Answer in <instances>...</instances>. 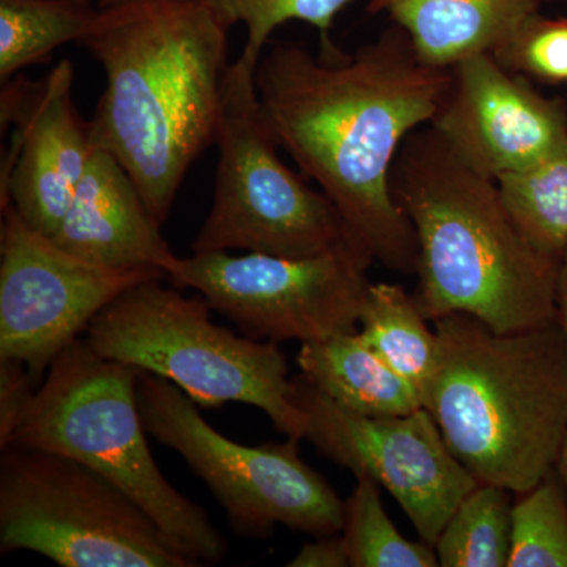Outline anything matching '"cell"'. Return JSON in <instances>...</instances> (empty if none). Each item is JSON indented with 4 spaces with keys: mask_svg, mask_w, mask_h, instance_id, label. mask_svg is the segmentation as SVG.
<instances>
[{
    "mask_svg": "<svg viewBox=\"0 0 567 567\" xmlns=\"http://www.w3.org/2000/svg\"><path fill=\"white\" fill-rule=\"evenodd\" d=\"M117 2V0H100L99 9H103V7L111 6V3Z\"/></svg>",
    "mask_w": 567,
    "mask_h": 567,
    "instance_id": "30",
    "label": "cell"
},
{
    "mask_svg": "<svg viewBox=\"0 0 567 567\" xmlns=\"http://www.w3.org/2000/svg\"><path fill=\"white\" fill-rule=\"evenodd\" d=\"M163 279L132 287L93 319L85 331L93 350L169 380L204 409L256 406L282 434L305 440V416L279 344L216 324L203 295L185 297Z\"/></svg>",
    "mask_w": 567,
    "mask_h": 567,
    "instance_id": "6",
    "label": "cell"
},
{
    "mask_svg": "<svg viewBox=\"0 0 567 567\" xmlns=\"http://www.w3.org/2000/svg\"><path fill=\"white\" fill-rule=\"evenodd\" d=\"M543 2H559L565 3V6H567V0H543Z\"/></svg>",
    "mask_w": 567,
    "mask_h": 567,
    "instance_id": "31",
    "label": "cell"
},
{
    "mask_svg": "<svg viewBox=\"0 0 567 567\" xmlns=\"http://www.w3.org/2000/svg\"><path fill=\"white\" fill-rule=\"evenodd\" d=\"M427 322L415 295L391 282H371L358 322L365 342L416 388L421 399L439 357V338Z\"/></svg>",
    "mask_w": 567,
    "mask_h": 567,
    "instance_id": "18",
    "label": "cell"
},
{
    "mask_svg": "<svg viewBox=\"0 0 567 567\" xmlns=\"http://www.w3.org/2000/svg\"><path fill=\"white\" fill-rule=\"evenodd\" d=\"M78 2H89V0H78Z\"/></svg>",
    "mask_w": 567,
    "mask_h": 567,
    "instance_id": "32",
    "label": "cell"
},
{
    "mask_svg": "<svg viewBox=\"0 0 567 567\" xmlns=\"http://www.w3.org/2000/svg\"><path fill=\"white\" fill-rule=\"evenodd\" d=\"M450 80L394 24L350 54L276 44L257 63V99L279 147L330 197L354 244L395 274L416 275L417 245L391 173Z\"/></svg>",
    "mask_w": 567,
    "mask_h": 567,
    "instance_id": "1",
    "label": "cell"
},
{
    "mask_svg": "<svg viewBox=\"0 0 567 567\" xmlns=\"http://www.w3.org/2000/svg\"><path fill=\"white\" fill-rule=\"evenodd\" d=\"M229 29L210 0H117L81 43L106 76L93 147L125 167L159 226L215 144Z\"/></svg>",
    "mask_w": 567,
    "mask_h": 567,
    "instance_id": "2",
    "label": "cell"
},
{
    "mask_svg": "<svg viewBox=\"0 0 567 567\" xmlns=\"http://www.w3.org/2000/svg\"><path fill=\"white\" fill-rule=\"evenodd\" d=\"M507 567H567V495L555 468L514 498Z\"/></svg>",
    "mask_w": 567,
    "mask_h": 567,
    "instance_id": "23",
    "label": "cell"
},
{
    "mask_svg": "<svg viewBox=\"0 0 567 567\" xmlns=\"http://www.w3.org/2000/svg\"><path fill=\"white\" fill-rule=\"evenodd\" d=\"M297 364L317 390L358 415H406L423 406L416 388L399 375L358 330L305 342Z\"/></svg>",
    "mask_w": 567,
    "mask_h": 567,
    "instance_id": "17",
    "label": "cell"
},
{
    "mask_svg": "<svg viewBox=\"0 0 567 567\" xmlns=\"http://www.w3.org/2000/svg\"><path fill=\"white\" fill-rule=\"evenodd\" d=\"M395 203L415 230V298L429 322L476 317L496 333L557 320L559 259L518 226L498 182L465 163L431 125L402 145Z\"/></svg>",
    "mask_w": 567,
    "mask_h": 567,
    "instance_id": "3",
    "label": "cell"
},
{
    "mask_svg": "<svg viewBox=\"0 0 567 567\" xmlns=\"http://www.w3.org/2000/svg\"><path fill=\"white\" fill-rule=\"evenodd\" d=\"M514 218L540 251H567V145L543 163L498 182Z\"/></svg>",
    "mask_w": 567,
    "mask_h": 567,
    "instance_id": "22",
    "label": "cell"
},
{
    "mask_svg": "<svg viewBox=\"0 0 567 567\" xmlns=\"http://www.w3.org/2000/svg\"><path fill=\"white\" fill-rule=\"evenodd\" d=\"M431 126L480 173L499 182L567 145V111L492 52L454 63Z\"/></svg>",
    "mask_w": 567,
    "mask_h": 567,
    "instance_id": "13",
    "label": "cell"
},
{
    "mask_svg": "<svg viewBox=\"0 0 567 567\" xmlns=\"http://www.w3.org/2000/svg\"><path fill=\"white\" fill-rule=\"evenodd\" d=\"M256 69L238 55L224 78L215 197L193 252L244 249L301 259L353 241L330 197L279 158L257 99Z\"/></svg>",
    "mask_w": 567,
    "mask_h": 567,
    "instance_id": "7",
    "label": "cell"
},
{
    "mask_svg": "<svg viewBox=\"0 0 567 567\" xmlns=\"http://www.w3.org/2000/svg\"><path fill=\"white\" fill-rule=\"evenodd\" d=\"M543 0H369L365 11L385 14L409 35L429 65L451 69L480 52H492Z\"/></svg>",
    "mask_w": 567,
    "mask_h": 567,
    "instance_id": "16",
    "label": "cell"
},
{
    "mask_svg": "<svg viewBox=\"0 0 567 567\" xmlns=\"http://www.w3.org/2000/svg\"><path fill=\"white\" fill-rule=\"evenodd\" d=\"M514 494L477 484L462 499L434 544L442 567H507Z\"/></svg>",
    "mask_w": 567,
    "mask_h": 567,
    "instance_id": "20",
    "label": "cell"
},
{
    "mask_svg": "<svg viewBox=\"0 0 567 567\" xmlns=\"http://www.w3.org/2000/svg\"><path fill=\"white\" fill-rule=\"evenodd\" d=\"M229 28L244 24L246 43L241 58L259 63L265 48L279 25L301 21L317 29L320 52L331 54L338 50L330 39L331 25L352 0H210Z\"/></svg>",
    "mask_w": 567,
    "mask_h": 567,
    "instance_id": "24",
    "label": "cell"
},
{
    "mask_svg": "<svg viewBox=\"0 0 567 567\" xmlns=\"http://www.w3.org/2000/svg\"><path fill=\"white\" fill-rule=\"evenodd\" d=\"M423 405L480 484L514 495L555 468L567 435V344L557 320L496 333L476 317L436 320Z\"/></svg>",
    "mask_w": 567,
    "mask_h": 567,
    "instance_id": "4",
    "label": "cell"
},
{
    "mask_svg": "<svg viewBox=\"0 0 567 567\" xmlns=\"http://www.w3.org/2000/svg\"><path fill=\"white\" fill-rule=\"evenodd\" d=\"M22 80L7 82L2 92V126L13 123L14 134L2 164L0 205H13L32 229L52 237L95 147L74 106L73 63L59 62L39 82Z\"/></svg>",
    "mask_w": 567,
    "mask_h": 567,
    "instance_id": "14",
    "label": "cell"
},
{
    "mask_svg": "<svg viewBox=\"0 0 567 567\" xmlns=\"http://www.w3.org/2000/svg\"><path fill=\"white\" fill-rule=\"evenodd\" d=\"M557 322L567 344V251L559 259L557 281Z\"/></svg>",
    "mask_w": 567,
    "mask_h": 567,
    "instance_id": "28",
    "label": "cell"
},
{
    "mask_svg": "<svg viewBox=\"0 0 567 567\" xmlns=\"http://www.w3.org/2000/svg\"><path fill=\"white\" fill-rule=\"evenodd\" d=\"M145 431L181 454L226 511L235 535L267 539L276 525L315 537L339 535L344 499L300 456V440L246 446L213 429L196 402L163 377L141 371Z\"/></svg>",
    "mask_w": 567,
    "mask_h": 567,
    "instance_id": "9",
    "label": "cell"
},
{
    "mask_svg": "<svg viewBox=\"0 0 567 567\" xmlns=\"http://www.w3.org/2000/svg\"><path fill=\"white\" fill-rule=\"evenodd\" d=\"M342 537L350 567H436L435 548L409 540L383 507L380 486L357 476L352 495L344 499Z\"/></svg>",
    "mask_w": 567,
    "mask_h": 567,
    "instance_id": "21",
    "label": "cell"
},
{
    "mask_svg": "<svg viewBox=\"0 0 567 567\" xmlns=\"http://www.w3.org/2000/svg\"><path fill=\"white\" fill-rule=\"evenodd\" d=\"M374 260L353 241L312 257L229 251L178 257L166 278L203 295L254 341H323L357 331Z\"/></svg>",
    "mask_w": 567,
    "mask_h": 567,
    "instance_id": "10",
    "label": "cell"
},
{
    "mask_svg": "<svg viewBox=\"0 0 567 567\" xmlns=\"http://www.w3.org/2000/svg\"><path fill=\"white\" fill-rule=\"evenodd\" d=\"M28 365L0 360V450H6L24 420L37 391Z\"/></svg>",
    "mask_w": 567,
    "mask_h": 567,
    "instance_id": "26",
    "label": "cell"
},
{
    "mask_svg": "<svg viewBox=\"0 0 567 567\" xmlns=\"http://www.w3.org/2000/svg\"><path fill=\"white\" fill-rule=\"evenodd\" d=\"M559 480H561L563 487H565L567 495V435L565 442H563L561 450H559L557 464H555Z\"/></svg>",
    "mask_w": 567,
    "mask_h": 567,
    "instance_id": "29",
    "label": "cell"
},
{
    "mask_svg": "<svg viewBox=\"0 0 567 567\" xmlns=\"http://www.w3.org/2000/svg\"><path fill=\"white\" fill-rule=\"evenodd\" d=\"M492 55L505 69L533 82L567 84V18L540 11L514 29Z\"/></svg>",
    "mask_w": 567,
    "mask_h": 567,
    "instance_id": "25",
    "label": "cell"
},
{
    "mask_svg": "<svg viewBox=\"0 0 567 567\" xmlns=\"http://www.w3.org/2000/svg\"><path fill=\"white\" fill-rule=\"evenodd\" d=\"M292 399L305 416V440L354 477H369L385 488L431 546L480 484L451 453L424 406L406 415H358L301 374L292 379Z\"/></svg>",
    "mask_w": 567,
    "mask_h": 567,
    "instance_id": "11",
    "label": "cell"
},
{
    "mask_svg": "<svg viewBox=\"0 0 567 567\" xmlns=\"http://www.w3.org/2000/svg\"><path fill=\"white\" fill-rule=\"evenodd\" d=\"M134 365L80 338L50 365L9 446L37 447L82 462L125 492L196 566L221 563L227 540L204 507L181 494L156 465L137 404ZM7 446V447H9Z\"/></svg>",
    "mask_w": 567,
    "mask_h": 567,
    "instance_id": "5",
    "label": "cell"
},
{
    "mask_svg": "<svg viewBox=\"0 0 567 567\" xmlns=\"http://www.w3.org/2000/svg\"><path fill=\"white\" fill-rule=\"evenodd\" d=\"M287 567H350L344 537L339 535L316 537L306 543Z\"/></svg>",
    "mask_w": 567,
    "mask_h": 567,
    "instance_id": "27",
    "label": "cell"
},
{
    "mask_svg": "<svg viewBox=\"0 0 567 567\" xmlns=\"http://www.w3.org/2000/svg\"><path fill=\"white\" fill-rule=\"evenodd\" d=\"M155 278L166 274L78 259L7 204L0 230V360L28 365L40 386L52 361L107 305Z\"/></svg>",
    "mask_w": 567,
    "mask_h": 567,
    "instance_id": "12",
    "label": "cell"
},
{
    "mask_svg": "<svg viewBox=\"0 0 567 567\" xmlns=\"http://www.w3.org/2000/svg\"><path fill=\"white\" fill-rule=\"evenodd\" d=\"M51 238L63 251L103 267L158 268L167 275L178 259L136 183L117 158L100 148Z\"/></svg>",
    "mask_w": 567,
    "mask_h": 567,
    "instance_id": "15",
    "label": "cell"
},
{
    "mask_svg": "<svg viewBox=\"0 0 567 567\" xmlns=\"http://www.w3.org/2000/svg\"><path fill=\"white\" fill-rule=\"evenodd\" d=\"M99 18L91 2L0 0V80L48 61L66 43H82Z\"/></svg>",
    "mask_w": 567,
    "mask_h": 567,
    "instance_id": "19",
    "label": "cell"
},
{
    "mask_svg": "<svg viewBox=\"0 0 567 567\" xmlns=\"http://www.w3.org/2000/svg\"><path fill=\"white\" fill-rule=\"evenodd\" d=\"M62 567H194L140 505L76 458L9 446L0 458V551Z\"/></svg>",
    "mask_w": 567,
    "mask_h": 567,
    "instance_id": "8",
    "label": "cell"
}]
</instances>
